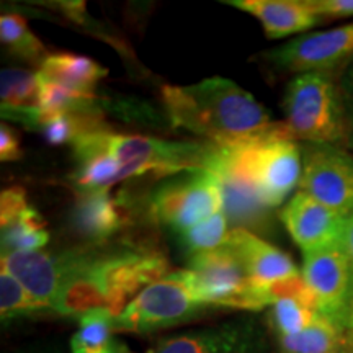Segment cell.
<instances>
[{"mask_svg":"<svg viewBox=\"0 0 353 353\" xmlns=\"http://www.w3.org/2000/svg\"><path fill=\"white\" fill-rule=\"evenodd\" d=\"M161 95L172 125L211 144L226 148L275 136L293 139L285 123L273 120L254 95L229 79L164 85Z\"/></svg>","mask_w":353,"mask_h":353,"instance_id":"obj_1","label":"cell"},{"mask_svg":"<svg viewBox=\"0 0 353 353\" xmlns=\"http://www.w3.org/2000/svg\"><path fill=\"white\" fill-rule=\"evenodd\" d=\"M283 113L293 139L337 144L347 136L342 92L325 72L294 77L285 90Z\"/></svg>","mask_w":353,"mask_h":353,"instance_id":"obj_2","label":"cell"},{"mask_svg":"<svg viewBox=\"0 0 353 353\" xmlns=\"http://www.w3.org/2000/svg\"><path fill=\"white\" fill-rule=\"evenodd\" d=\"M221 149L268 208L280 206L299 187L303 156L301 145L293 139L275 136L239 145H221Z\"/></svg>","mask_w":353,"mask_h":353,"instance_id":"obj_3","label":"cell"},{"mask_svg":"<svg viewBox=\"0 0 353 353\" xmlns=\"http://www.w3.org/2000/svg\"><path fill=\"white\" fill-rule=\"evenodd\" d=\"M99 141L120 165V182L130 176L152 174L172 176L185 170L206 169L216 144L187 143L148 138L139 134H118L107 130L97 131Z\"/></svg>","mask_w":353,"mask_h":353,"instance_id":"obj_4","label":"cell"},{"mask_svg":"<svg viewBox=\"0 0 353 353\" xmlns=\"http://www.w3.org/2000/svg\"><path fill=\"white\" fill-rule=\"evenodd\" d=\"M219 211H223L219 183L211 172L203 169L167 176L149 198L151 218L176 234L188 231Z\"/></svg>","mask_w":353,"mask_h":353,"instance_id":"obj_5","label":"cell"},{"mask_svg":"<svg viewBox=\"0 0 353 353\" xmlns=\"http://www.w3.org/2000/svg\"><path fill=\"white\" fill-rule=\"evenodd\" d=\"M210 309L213 306L196 301L182 281L169 273L131 299L114 319V329L117 332H152L195 319Z\"/></svg>","mask_w":353,"mask_h":353,"instance_id":"obj_6","label":"cell"},{"mask_svg":"<svg viewBox=\"0 0 353 353\" xmlns=\"http://www.w3.org/2000/svg\"><path fill=\"white\" fill-rule=\"evenodd\" d=\"M303 174L299 192L327 206L342 218L353 213V156L335 144L301 145Z\"/></svg>","mask_w":353,"mask_h":353,"instance_id":"obj_7","label":"cell"},{"mask_svg":"<svg viewBox=\"0 0 353 353\" xmlns=\"http://www.w3.org/2000/svg\"><path fill=\"white\" fill-rule=\"evenodd\" d=\"M196 301L213 307H234L249 286L239 257L228 245L190 257L187 270L174 272Z\"/></svg>","mask_w":353,"mask_h":353,"instance_id":"obj_8","label":"cell"},{"mask_svg":"<svg viewBox=\"0 0 353 353\" xmlns=\"http://www.w3.org/2000/svg\"><path fill=\"white\" fill-rule=\"evenodd\" d=\"M303 276L316 298L317 312L347 330L350 267L342 239L303 254Z\"/></svg>","mask_w":353,"mask_h":353,"instance_id":"obj_9","label":"cell"},{"mask_svg":"<svg viewBox=\"0 0 353 353\" xmlns=\"http://www.w3.org/2000/svg\"><path fill=\"white\" fill-rule=\"evenodd\" d=\"M353 56V23L301 34L283 46L263 52V57L276 68L290 72H325Z\"/></svg>","mask_w":353,"mask_h":353,"instance_id":"obj_10","label":"cell"},{"mask_svg":"<svg viewBox=\"0 0 353 353\" xmlns=\"http://www.w3.org/2000/svg\"><path fill=\"white\" fill-rule=\"evenodd\" d=\"M148 353H267V339L255 319H236L169 337Z\"/></svg>","mask_w":353,"mask_h":353,"instance_id":"obj_11","label":"cell"},{"mask_svg":"<svg viewBox=\"0 0 353 353\" xmlns=\"http://www.w3.org/2000/svg\"><path fill=\"white\" fill-rule=\"evenodd\" d=\"M216 176L223 196V211L232 229H245L254 234H268L272 208L262 201L252 185L242 176L224 157L221 145H216L206 169Z\"/></svg>","mask_w":353,"mask_h":353,"instance_id":"obj_12","label":"cell"},{"mask_svg":"<svg viewBox=\"0 0 353 353\" xmlns=\"http://www.w3.org/2000/svg\"><path fill=\"white\" fill-rule=\"evenodd\" d=\"M278 216L303 254L327 247L342 239L345 232L347 218H342L304 192L291 196Z\"/></svg>","mask_w":353,"mask_h":353,"instance_id":"obj_13","label":"cell"},{"mask_svg":"<svg viewBox=\"0 0 353 353\" xmlns=\"http://www.w3.org/2000/svg\"><path fill=\"white\" fill-rule=\"evenodd\" d=\"M224 245L239 257L252 286H267L299 273L288 254L245 229H231Z\"/></svg>","mask_w":353,"mask_h":353,"instance_id":"obj_14","label":"cell"},{"mask_svg":"<svg viewBox=\"0 0 353 353\" xmlns=\"http://www.w3.org/2000/svg\"><path fill=\"white\" fill-rule=\"evenodd\" d=\"M125 201L112 196L110 190L79 193L76 205L70 213L74 232L92 244L107 242L128 224Z\"/></svg>","mask_w":353,"mask_h":353,"instance_id":"obj_15","label":"cell"},{"mask_svg":"<svg viewBox=\"0 0 353 353\" xmlns=\"http://www.w3.org/2000/svg\"><path fill=\"white\" fill-rule=\"evenodd\" d=\"M68 254L50 252H15L2 255V268L12 273L38 301L48 309L59 290L63 280Z\"/></svg>","mask_w":353,"mask_h":353,"instance_id":"obj_16","label":"cell"},{"mask_svg":"<svg viewBox=\"0 0 353 353\" xmlns=\"http://www.w3.org/2000/svg\"><path fill=\"white\" fill-rule=\"evenodd\" d=\"M224 3L254 15L270 39L307 32L324 21L307 6V0H226Z\"/></svg>","mask_w":353,"mask_h":353,"instance_id":"obj_17","label":"cell"},{"mask_svg":"<svg viewBox=\"0 0 353 353\" xmlns=\"http://www.w3.org/2000/svg\"><path fill=\"white\" fill-rule=\"evenodd\" d=\"M0 101L3 120L15 121L28 130H39L38 74L23 69H3L0 76Z\"/></svg>","mask_w":353,"mask_h":353,"instance_id":"obj_18","label":"cell"},{"mask_svg":"<svg viewBox=\"0 0 353 353\" xmlns=\"http://www.w3.org/2000/svg\"><path fill=\"white\" fill-rule=\"evenodd\" d=\"M38 74L77 94H95L97 83L108 76V70L87 56L59 52L48 56Z\"/></svg>","mask_w":353,"mask_h":353,"instance_id":"obj_19","label":"cell"},{"mask_svg":"<svg viewBox=\"0 0 353 353\" xmlns=\"http://www.w3.org/2000/svg\"><path fill=\"white\" fill-rule=\"evenodd\" d=\"M114 319L105 309H95L79 319L77 332L70 339L72 353H132L117 337Z\"/></svg>","mask_w":353,"mask_h":353,"instance_id":"obj_20","label":"cell"},{"mask_svg":"<svg viewBox=\"0 0 353 353\" xmlns=\"http://www.w3.org/2000/svg\"><path fill=\"white\" fill-rule=\"evenodd\" d=\"M347 332L341 324L317 312L303 332L276 337L281 353H347Z\"/></svg>","mask_w":353,"mask_h":353,"instance_id":"obj_21","label":"cell"},{"mask_svg":"<svg viewBox=\"0 0 353 353\" xmlns=\"http://www.w3.org/2000/svg\"><path fill=\"white\" fill-rule=\"evenodd\" d=\"M0 38L12 54L38 68H41L50 56L44 44L34 37L26 20L19 13H3L0 19Z\"/></svg>","mask_w":353,"mask_h":353,"instance_id":"obj_22","label":"cell"},{"mask_svg":"<svg viewBox=\"0 0 353 353\" xmlns=\"http://www.w3.org/2000/svg\"><path fill=\"white\" fill-rule=\"evenodd\" d=\"M229 232H231V229H228L226 214H224V211H219V213L198 223L196 226L190 228L188 231L179 234V242L185 254L193 257V255L210 252V250L223 247L226 244Z\"/></svg>","mask_w":353,"mask_h":353,"instance_id":"obj_23","label":"cell"},{"mask_svg":"<svg viewBox=\"0 0 353 353\" xmlns=\"http://www.w3.org/2000/svg\"><path fill=\"white\" fill-rule=\"evenodd\" d=\"M316 316V309L307 306L301 299L285 298L273 304L268 322L276 337H290L307 329L314 322Z\"/></svg>","mask_w":353,"mask_h":353,"instance_id":"obj_24","label":"cell"},{"mask_svg":"<svg viewBox=\"0 0 353 353\" xmlns=\"http://www.w3.org/2000/svg\"><path fill=\"white\" fill-rule=\"evenodd\" d=\"M44 309H48V306L38 301L10 272L6 268L0 270V312L3 321L34 314Z\"/></svg>","mask_w":353,"mask_h":353,"instance_id":"obj_25","label":"cell"},{"mask_svg":"<svg viewBox=\"0 0 353 353\" xmlns=\"http://www.w3.org/2000/svg\"><path fill=\"white\" fill-rule=\"evenodd\" d=\"M50 242L48 231H30L19 223L2 228V255L15 252H37Z\"/></svg>","mask_w":353,"mask_h":353,"instance_id":"obj_26","label":"cell"},{"mask_svg":"<svg viewBox=\"0 0 353 353\" xmlns=\"http://www.w3.org/2000/svg\"><path fill=\"white\" fill-rule=\"evenodd\" d=\"M28 206L26 192L21 187L6 188L0 195V224L2 228L8 226L23 213Z\"/></svg>","mask_w":353,"mask_h":353,"instance_id":"obj_27","label":"cell"},{"mask_svg":"<svg viewBox=\"0 0 353 353\" xmlns=\"http://www.w3.org/2000/svg\"><path fill=\"white\" fill-rule=\"evenodd\" d=\"M307 6L322 20L353 17V0H307Z\"/></svg>","mask_w":353,"mask_h":353,"instance_id":"obj_28","label":"cell"},{"mask_svg":"<svg viewBox=\"0 0 353 353\" xmlns=\"http://www.w3.org/2000/svg\"><path fill=\"white\" fill-rule=\"evenodd\" d=\"M21 157L20 134L10 125L2 123L0 126V161L13 162Z\"/></svg>","mask_w":353,"mask_h":353,"instance_id":"obj_29","label":"cell"},{"mask_svg":"<svg viewBox=\"0 0 353 353\" xmlns=\"http://www.w3.org/2000/svg\"><path fill=\"white\" fill-rule=\"evenodd\" d=\"M343 244H345L348 267H350V299H348L347 311V330L353 329V213L347 218L345 232H343Z\"/></svg>","mask_w":353,"mask_h":353,"instance_id":"obj_30","label":"cell"},{"mask_svg":"<svg viewBox=\"0 0 353 353\" xmlns=\"http://www.w3.org/2000/svg\"><path fill=\"white\" fill-rule=\"evenodd\" d=\"M343 105H345V120H347V134L350 136L353 145V70L348 81L343 83Z\"/></svg>","mask_w":353,"mask_h":353,"instance_id":"obj_31","label":"cell"},{"mask_svg":"<svg viewBox=\"0 0 353 353\" xmlns=\"http://www.w3.org/2000/svg\"><path fill=\"white\" fill-rule=\"evenodd\" d=\"M347 353H353V329L347 332Z\"/></svg>","mask_w":353,"mask_h":353,"instance_id":"obj_32","label":"cell"}]
</instances>
